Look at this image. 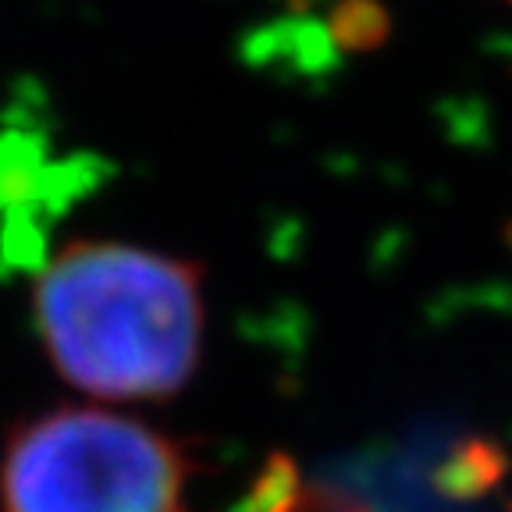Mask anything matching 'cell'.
<instances>
[{
    "label": "cell",
    "mask_w": 512,
    "mask_h": 512,
    "mask_svg": "<svg viewBox=\"0 0 512 512\" xmlns=\"http://www.w3.org/2000/svg\"><path fill=\"white\" fill-rule=\"evenodd\" d=\"M203 320L200 267L132 242H68L32 285V324L54 370L107 402L182 392L200 363Z\"/></svg>",
    "instance_id": "6da1fadb"
},
{
    "label": "cell",
    "mask_w": 512,
    "mask_h": 512,
    "mask_svg": "<svg viewBox=\"0 0 512 512\" xmlns=\"http://www.w3.org/2000/svg\"><path fill=\"white\" fill-rule=\"evenodd\" d=\"M189 459L136 416L57 406L0 452V512H189Z\"/></svg>",
    "instance_id": "7a4b0ae2"
}]
</instances>
